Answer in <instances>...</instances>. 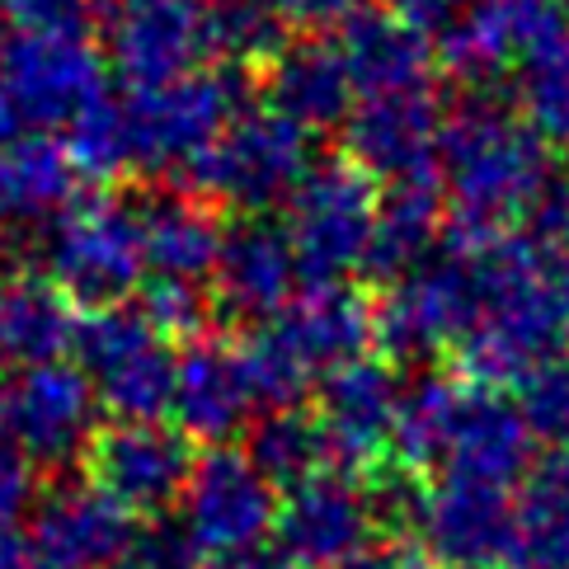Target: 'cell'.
<instances>
[{"label":"cell","instance_id":"cell-17","mask_svg":"<svg viewBox=\"0 0 569 569\" xmlns=\"http://www.w3.org/2000/svg\"><path fill=\"white\" fill-rule=\"evenodd\" d=\"M349 147L368 170L410 179L438 147V109L423 90L372 94L368 109L353 113Z\"/></svg>","mask_w":569,"mask_h":569},{"label":"cell","instance_id":"cell-29","mask_svg":"<svg viewBox=\"0 0 569 569\" xmlns=\"http://www.w3.org/2000/svg\"><path fill=\"white\" fill-rule=\"evenodd\" d=\"M71 189V166L62 151L43 147V141H29V147H14L0 160V202L24 212H48L52 202H62Z\"/></svg>","mask_w":569,"mask_h":569},{"label":"cell","instance_id":"cell-5","mask_svg":"<svg viewBox=\"0 0 569 569\" xmlns=\"http://www.w3.org/2000/svg\"><path fill=\"white\" fill-rule=\"evenodd\" d=\"M94 490L123 513H160L193 476L189 442L160 423H118L90 442Z\"/></svg>","mask_w":569,"mask_h":569},{"label":"cell","instance_id":"cell-12","mask_svg":"<svg viewBox=\"0 0 569 569\" xmlns=\"http://www.w3.org/2000/svg\"><path fill=\"white\" fill-rule=\"evenodd\" d=\"M90 429V386L67 368H29L0 377V433L29 457H67Z\"/></svg>","mask_w":569,"mask_h":569},{"label":"cell","instance_id":"cell-19","mask_svg":"<svg viewBox=\"0 0 569 569\" xmlns=\"http://www.w3.org/2000/svg\"><path fill=\"white\" fill-rule=\"evenodd\" d=\"M368 325H372V316L362 311V301L353 292H339L330 282V288L301 292L292 307L278 316L273 339L307 372L311 368H343V362H358Z\"/></svg>","mask_w":569,"mask_h":569},{"label":"cell","instance_id":"cell-36","mask_svg":"<svg viewBox=\"0 0 569 569\" xmlns=\"http://www.w3.org/2000/svg\"><path fill=\"white\" fill-rule=\"evenodd\" d=\"M6 10L24 19L33 33H62V38H76L86 0H6Z\"/></svg>","mask_w":569,"mask_h":569},{"label":"cell","instance_id":"cell-10","mask_svg":"<svg viewBox=\"0 0 569 569\" xmlns=\"http://www.w3.org/2000/svg\"><path fill=\"white\" fill-rule=\"evenodd\" d=\"M141 259H147L141 217L113 202H90L71 212L52 240V269L80 301H113L123 288H132Z\"/></svg>","mask_w":569,"mask_h":569},{"label":"cell","instance_id":"cell-42","mask_svg":"<svg viewBox=\"0 0 569 569\" xmlns=\"http://www.w3.org/2000/svg\"><path fill=\"white\" fill-rule=\"evenodd\" d=\"M282 6H288V14H316V19H325V14L358 10L362 0H282Z\"/></svg>","mask_w":569,"mask_h":569},{"label":"cell","instance_id":"cell-4","mask_svg":"<svg viewBox=\"0 0 569 569\" xmlns=\"http://www.w3.org/2000/svg\"><path fill=\"white\" fill-rule=\"evenodd\" d=\"M273 522V485L254 471L250 457L208 452L202 461H193V476L184 485V532L193 537L198 551H254V541Z\"/></svg>","mask_w":569,"mask_h":569},{"label":"cell","instance_id":"cell-22","mask_svg":"<svg viewBox=\"0 0 569 569\" xmlns=\"http://www.w3.org/2000/svg\"><path fill=\"white\" fill-rule=\"evenodd\" d=\"M353 94V76L343 67L339 48H301L288 52L273 76V99L278 113L297 128H316V123H339Z\"/></svg>","mask_w":569,"mask_h":569},{"label":"cell","instance_id":"cell-35","mask_svg":"<svg viewBox=\"0 0 569 569\" xmlns=\"http://www.w3.org/2000/svg\"><path fill=\"white\" fill-rule=\"evenodd\" d=\"M202 307H198V292L193 282H174V278H156V288L147 292V320L151 325H166V330L189 335L198 325Z\"/></svg>","mask_w":569,"mask_h":569},{"label":"cell","instance_id":"cell-44","mask_svg":"<svg viewBox=\"0 0 569 569\" xmlns=\"http://www.w3.org/2000/svg\"><path fill=\"white\" fill-rule=\"evenodd\" d=\"M391 560H396V569H438L423 551H400V556H391Z\"/></svg>","mask_w":569,"mask_h":569},{"label":"cell","instance_id":"cell-16","mask_svg":"<svg viewBox=\"0 0 569 569\" xmlns=\"http://www.w3.org/2000/svg\"><path fill=\"white\" fill-rule=\"evenodd\" d=\"M198 43H208L202 19L179 0H132L113 33V57L141 90L174 86L179 71L193 62Z\"/></svg>","mask_w":569,"mask_h":569},{"label":"cell","instance_id":"cell-33","mask_svg":"<svg viewBox=\"0 0 569 569\" xmlns=\"http://www.w3.org/2000/svg\"><path fill=\"white\" fill-rule=\"evenodd\" d=\"M128 123H123V113H113L104 104H94L76 118V128H71V160L76 166H86L94 174H109L118 170L128 160Z\"/></svg>","mask_w":569,"mask_h":569},{"label":"cell","instance_id":"cell-20","mask_svg":"<svg viewBox=\"0 0 569 569\" xmlns=\"http://www.w3.org/2000/svg\"><path fill=\"white\" fill-rule=\"evenodd\" d=\"M292 240L273 227H240L221 236L217 282L231 311H269L292 288Z\"/></svg>","mask_w":569,"mask_h":569},{"label":"cell","instance_id":"cell-23","mask_svg":"<svg viewBox=\"0 0 569 569\" xmlns=\"http://www.w3.org/2000/svg\"><path fill=\"white\" fill-rule=\"evenodd\" d=\"M522 569H569V447L546 457L518 508Z\"/></svg>","mask_w":569,"mask_h":569},{"label":"cell","instance_id":"cell-37","mask_svg":"<svg viewBox=\"0 0 569 569\" xmlns=\"http://www.w3.org/2000/svg\"><path fill=\"white\" fill-rule=\"evenodd\" d=\"M29 495H33V480H29L24 457H19L10 442H0V527H10L19 518V508L29 503Z\"/></svg>","mask_w":569,"mask_h":569},{"label":"cell","instance_id":"cell-34","mask_svg":"<svg viewBox=\"0 0 569 569\" xmlns=\"http://www.w3.org/2000/svg\"><path fill=\"white\" fill-rule=\"evenodd\" d=\"M198 565V546L184 532V522H156L147 532H137L128 556L118 569H193Z\"/></svg>","mask_w":569,"mask_h":569},{"label":"cell","instance_id":"cell-40","mask_svg":"<svg viewBox=\"0 0 569 569\" xmlns=\"http://www.w3.org/2000/svg\"><path fill=\"white\" fill-rule=\"evenodd\" d=\"M0 569H38L33 565V546L24 537H14L10 527H0Z\"/></svg>","mask_w":569,"mask_h":569},{"label":"cell","instance_id":"cell-21","mask_svg":"<svg viewBox=\"0 0 569 569\" xmlns=\"http://www.w3.org/2000/svg\"><path fill=\"white\" fill-rule=\"evenodd\" d=\"M339 57L353 76V90L368 94L419 90L423 80V38L381 14H353L339 38Z\"/></svg>","mask_w":569,"mask_h":569},{"label":"cell","instance_id":"cell-6","mask_svg":"<svg viewBox=\"0 0 569 569\" xmlns=\"http://www.w3.org/2000/svg\"><path fill=\"white\" fill-rule=\"evenodd\" d=\"M236 113V80L212 76H184L174 86L141 90L123 123H128V151L147 166H166L179 156H202L217 141L221 123Z\"/></svg>","mask_w":569,"mask_h":569},{"label":"cell","instance_id":"cell-41","mask_svg":"<svg viewBox=\"0 0 569 569\" xmlns=\"http://www.w3.org/2000/svg\"><path fill=\"white\" fill-rule=\"evenodd\" d=\"M212 569H292L278 551H236V556H217Z\"/></svg>","mask_w":569,"mask_h":569},{"label":"cell","instance_id":"cell-32","mask_svg":"<svg viewBox=\"0 0 569 569\" xmlns=\"http://www.w3.org/2000/svg\"><path fill=\"white\" fill-rule=\"evenodd\" d=\"M522 423L551 442L569 438V362L556 358L522 381Z\"/></svg>","mask_w":569,"mask_h":569},{"label":"cell","instance_id":"cell-2","mask_svg":"<svg viewBox=\"0 0 569 569\" xmlns=\"http://www.w3.org/2000/svg\"><path fill=\"white\" fill-rule=\"evenodd\" d=\"M377 227V193L353 166H320L292 189V259L311 288L330 282L349 263L368 259Z\"/></svg>","mask_w":569,"mask_h":569},{"label":"cell","instance_id":"cell-38","mask_svg":"<svg viewBox=\"0 0 569 569\" xmlns=\"http://www.w3.org/2000/svg\"><path fill=\"white\" fill-rule=\"evenodd\" d=\"M452 10H457V0H405V19H410L415 33L452 29Z\"/></svg>","mask_w":569,"mask_h":569},{"label":"cell","instance_id":"cell-15","mask_svg":"<svg viewBox=\"0 0 569 569\" xmlns=\"http://www.w3.org/2000/svg\"><path fill=\"white\" fill-rule=\"evenodd\" d=\"M447 476L461 485H485V490H503L527 471V423L513 405L499 396L466 391L461 415L447 447Z\"/></svg>","mask_w":569,"mask_h":569},{"label":"cell","instance_id":"cell-43","mask_svg":"<svg viewBox=\"0 0 569 569\" xmlns=\"http://www.w3.org/2000/svg\"><path fill=\"white\" fill-rule=\"evenodd\" d=\"M339 569H396V560H391V556H368V551H362V556H353V560H343Z\"/></svg>","mask_w":569,"mask_h":569},{"label":"cell","instance_id":"cell-8","mask_svg":"<svg viewBox=\"0 0 569 569\" xmlns=\"http://www.w3.org/2000/svg\"><path fill=\"white\" fill-rule=\"evenodd\" d=\"M423 532L433 556L452 569H522L518 508L503 490L447 480L423 503Z\"/></svg>","mask_w":569,"mask_h":569},{"label":"cell","instance_id":"cell-1","mask_svg":"<svg viewBox=\"0 0 569 569\" xmlns=\"http://www.w3.org/2000/svg\"><path fill=\"white\" fill-rule=\"evenodd\" d=\"M447 166H452V189L461 198V231H480L495 217L537 202L541 156L532 132L513 128L495 113H466L442 132ZM485 236V231H480Z\"/></svg>","mask_w":569,"mask_h":569},{"label":"cell","instance_id":"cell-9","mask_svg":"<svg viewBox=\"0 0 569 569\" xmlns=\"http://www.w3.org/2000/svg\"><path fill=\"white\" fill-rule=\"evenodd\" d=\"M307 174V137L282 113H259L198 156V184L240 202H269Z\"/></svg>","mask_w":569,"mask_h":569},{"label":"cell","instance_id":"cell-7","mask_svg":"<svg viewBox=\"0 0 569 569\" xmlns=\"http://www.w3.org/2000/svg\"><path fill=\"white\" fill-rule=\"evenodd\" d=\"M377 522V499L353 490L339 476H316L297 485L278 508V556L292 569H339L362 556Z\"/></svg>","mask_w":569,"mask_h":569},{"label":"cell","instance_id":"cell-11","mask_svg":"<svg viewBox=\"0 0 569 569\" xmlns=\"http://www.w3.org/2000/svg\"><path fill=\"white\" fill-rule=\"evenodd\" d=\"M6 104L33 123H62L99 104V67L80 38L33 33L6 52Z\"/></svg>","mask_w":569,"mask_h":569},{"label":"cell","instance_id":"cell-14","mask_svg":"<svg viewBox=\"0 0 569 569\" xmlns=\"http://www.w3.org/2000/svg\"><path fill=\"white\" fill-rule=\"evenodd\" d=\"M396 381L377 362H343L325 377L320 391V442L325 461H339L343 471H368L377 461V447L396 433Z\"/></svg>","mask_w":569,"mask_h":569},{"label":"cell","instance_id":"cell-24","mask_svg":"<svg viewBox=\"0 0 569 569\" xmlns=\"http://www.w3.org/2000/svg\"><path fill=\"white\" fill-rule=\"evenodd\" d=\"M141 246H147V259L160 269V278L193 282L198 273H208L217 263L221 236L212 231V221L198 208L166 198L141 217Z\"/></svg>","mask_w":569,"mask_h":569},{"label":"cell","instance_id":"cell-30","mask_svg":"<svg viewBox=\"0 0 569 569\" xmlns=\"http://www.w3.org/2000/svg\"><path fill=\"white\" fill-rule=\"evenodd\" d=\"M208 43H221L236 57H263L282 48L288 33V6L282 0H221V6L202 19Z\"/></svg>","mask_w":569,"mask_h":569},{"label":"cell","instance_id":"cell-27","mask_svg":"<svg viewBox=\"0 0 569 569\" xmlns=\"http://www.w3.org/2000/svg\"><path fill=\"white\" fill-rule=\"evenodd\" d=\"M250 466L269 485H307L325 466V442L316 419H301L292 410L263 415V423L250 433Z\"/></svg>","mask_w":569,"mask_h":569},{"label":"cell","instance_id":"cell-25","mask_svg":"<svg viewBox=\"0 0 569 569\" xmlns=\"http://www.w3.org/2000/svg\"><path fill=\"white\" fill-rule=\"evenodd\" d=\"M433 221H438V193L429 184H410L377 198V227L368 246V269L372 273H405L415 259L433 246Z\"/></svg>","mask_w":569,"mask_h":569},{"label":"cell","instance_id":"cell-13","mask_svg":"<svg viewBox=\"0 0 569 569\" xmlns=\"http://www.w3.org/2000/svg\"><path fill=\"white\" fill-rule=\"evenodd\" d=\"M137 537L132 518L104 499L94 485L57 490L33 518V565L38 569H118Z\"/></svg>","mask_w":569,"mask_h":569},{"label":"cell","instance_id":"cell-18","mask_svg":"<svg viewBox=\"0 0 569 569\" xmlns=\"http://www.w3.org/2000/svg\"><path fill=\"white\" fill-rule=\"evenodd\" d=\"M250 386L240 372V353H227L217 343H193V349L174 362V391L170 410L179 415L189 433L198 438H227L240 429L250 410Z\"/></svg>","mask_w":569,"mask_h":569},{"label":"cell","instance_id":"cell-31","mask_svg":"<svg viewBox=\"0 0 569 569\" xmlns=\"http://www.w3.org/2000/svg\"><path fill=\"white\" fill-rule=\"evenodd\" d=\"M527 109L537 128L569 132V38L560 33L556 43L532 52V76H527Z\"/></svg>","mask_w":569,"mask_h":569},{"label":"cell","instance_id":"cell-26","mask_svg":"<svg viewBox=\"0 0 569 569\" xmlns=\"http://www.w3.org/2000/svg\"><path fill=\"white\" fill-rule=\"evenodd\" d=\"M461 396L452 381L423 377L415 381V391L400 396L396 410V452L405 466H433L447 461V447H452V429L461 415Z\"/></svg>","mask_w":569,"mask_h":569},{"label":"cell","instance_id":"cell-39","mask_svg":"<svg viewBox=\"0 0 569 569\" xmlns=\"http://www.w3.org/2000/svg\"><path fill=\"white\" fill-rule=\"evenodd\" d=\"M541 273H546V282L569 301V231L565 236H556L551 246H546V263H541Z\"/></svg>","mask_w":569,"mask_h":569},{"label":"cell","instance_id":"cell-28","mask_svg":"<svg viewBox=\"0 0 569 569\" xmlns=\"http://www.w3.org/2000/svg\"><path fill=\"white\" fill-rule=\"evenodd\" d=\"M0 330H6V349L24 358H52L57 349L76 343L71 311L62 307V297H52L43 288L0 297Z\"/></svg>","mask_w":569,"mask_h":569},{"label":"cell","instance_id":"cell-3","mask_svg":"<svg viewBox=\"0 0 569 569\" xmlns=\"http://www.w3.org/2000/svg\"><path fill=\"white\" fill-rule=\"evenodd\" d=\"M76 349L99 381V396L123 423H151L170 405L174 358L141 311H104L76 330Z\"/></svg>","mask_w":569,"mask_h":569}]
</instances>
